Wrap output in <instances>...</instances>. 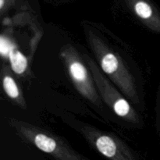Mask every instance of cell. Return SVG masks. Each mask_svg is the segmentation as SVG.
Listing matches in <instances>:
<instances>
[{"mask_svg": "<svg viewBox=\"0 0 160 160\" xmlns=\"http://www.w3.org/2000/svg\"><path fill=\"white\" fill-rule=\"evenodd\" d=\"M84 38L102 71L142 113L146 109L144 73L131 48L98 24H83Z\"/></svg>", "mask_w": 160, "mask_h": 160, "instance_id": "obj_1", "label": "cell"}, {"mask_svg": "<svg viewBox=\"0 0 160 160\" xmlns=\"http://www.w3.org/2000/svg\"><path fill=\"white\" fill-rule=\"evenodd\" d=\"M60 118L108 160H142L138 154L117 134L79 120L70 112H61Z\"/></svg>", "mask_w": 160, "mask_h": 160, "instance_id": "obj_2", "label": "cell"}, {"mask_svg": "<svg viewBox=\"0 0 160 160\" xmlns=\"http://www.w3.org/2000/svg\"><path fill=\"white\" fill-rule=\"evenodd\" d=\"M82 56L93 76L97 90L105 106L131 128L142 129L145 122L142 112L106 76L93 57L86 52H82Z\"/></svg>", "mask_w": 160, "mask_h": 160, "instance_id": "obj_3", "label": "cell"}, {"mask_svg": "<svg viewBox=\"0 0 160 160\" xmlns=\"http://www.w3.org/2000/svg\"><path fill=\"white\" fill-rule=\"evenodd\" d=\"M8 124L21 140L56 160H91L81 155L62 138L40 126L16 117L8 119Z\"/></svg>", "mask_w": 160, "mask_h": 160, "instance_id": "obj_4", "label": "cell"}, {"mask_svg": "<svg viewBox=\"0 0 160 160\" xmlns=\"http://www.w3.org/2000/svg\"><path fill=\"white\" fill-rule=\"evenodd\" d=\"M59 56L78 93L96 112L104 116L106 106L102 101L82 52L73 44L67 43L59 49Z\"/></svg>", "mask_w": 160, "mask_h": 160, "instance_id": "obj_5", "label": "cell"}, {"mask_svg": "<svg viewBox=\"0 0 160 160\" xmlns=\"http://www.w3.org/2000/svg\"><path fill=\"white\" fill-rule=\"evenodd\" d=\"M1 81L2 89L7 98L20 109H27L28 104L23 94L17 84L10 67L3 64L1 69Z\"/></svg>", "mask_w": 160, "mask_h": 160, "instance_id": "obj_6", "label": "cell"}, {"mask_svg": "<svg viewBox=\"0 0 160 160\" xmlns=\"http://www.w3.org/2000/svg\"><path fill=\"white\" fill-rule=\"evenodd\" d=\"M7 59L9 62V67L14 73L23 75L26 72L28 66V59L17 47L11 50Z\"/></svg>", "mask_w": 160, "mask_h": 160, "instance_id": "obj_7", "label": "cell"}, {"mask_svg": "<svg viewBox=\"0 0 160 160\" xmlns=\"http://www.w3.org/2000/svg\"><path fill=\"white\" fill-rule=\"evenodd\" d=\"M155 129L156 134L160 139V83L156 96V106H155Z\"/></svg>", "mask_w": 160, "mask_h": 160, "instance_id": "obj_8", "label": "cell"}, {"mask_svg": "<svg viewBox=\"0 0 160 160\" xmlns=\"http://www.w3.org/2000/svg\"><path fill=\"white\" fill-rule=\"evenodd\" d=\"M5 5V0H0V9L2 10L3 8H4Z\"/></svg>", "mask_w": 160, "mask_h": 160, "instance_id": "obj_9", "label": "cell"}]
</instances>
